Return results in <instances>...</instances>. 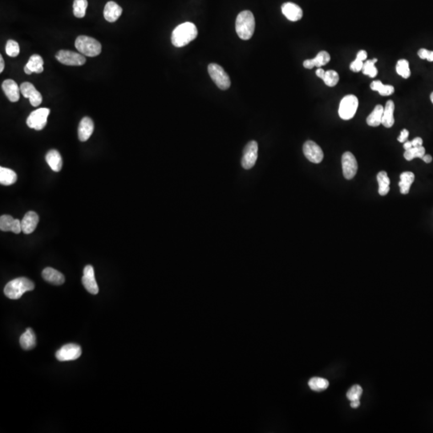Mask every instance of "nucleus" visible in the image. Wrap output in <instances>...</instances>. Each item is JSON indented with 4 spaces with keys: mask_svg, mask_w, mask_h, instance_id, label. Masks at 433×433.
<instances>
[{
    "mask_svg": "<svg viewBox=\"0 0 433 433\" xmlns=\"http://www.w3.org/2000/svg\"><path fill=\"white\" fill-rule=\"evenodd\" d=\"M342 168L346 179L354 178L358 170V163L354 156L350 152H346L342 156Z\"/></svg>",
    "mask_w": 433,
    "mask_h": 433,
    "instance_id": "nucleus-11",
    "label": "nucleus"
},
{
    "mask_svg": "<svg viewBox=\"0 0 433 433\" xmlns=\"http://www.w3.org/2000/svg\"><path fill=\"white\" fill-rule=\"evenodd\" d=\"M50 114V109L47 108L36 109L29 115L27 119V125L33 129L40 131L44 129L48 122V117Z\"/></svg>",
    "mask_w": 433,
    "mask_h": 433,
    "instance_id": "nucleus-7",
    "label": "nucleus"
},
{
    "mask_svg": "<svg viewBox=\"0 0 433 433\" xmlns=\"http://www.w3.org/2000/svg\"><path fill=\"white\" fill-rule=\"evenodd\" d=\"M81 354V348L79 345L68 343L56 352V357L59 361H72L80 358Z\"/></svg>",
    "mask_w": 433,
    "mask_h": 433,
    "instance_id": "nucleus-9",
    "label": "nucleus"
},
{
    "mask_svg": "<svg viewBox=\"0 0 433 433\" xmlns=\"http://www.w3.org/2000/svg\"><path fill=\"white\" fill-rule=\"evenodd\" d=\"M15 218L10 215H2L0 218V229L2 231H12Z\"/></svg>",
    "mask_w": 433,
    "mask_h": 433,
    "instance_id": "nucleus-37",
    "label": "nucleus"
},
{
    "mask_svg": "<svg viewBox=\"0 0 433 433\" xmlns=\"http://www.w3.org/2000/svg\"><path fill=\"white\" fill-rule=\"evenodd\" d=\"M403 148L405 150H408V149H410V148H413V144H412V142H404L403 143Z\"/></svg>",
    "mask_w": 433,
    "mask_h": 433,
    "instance_id": "nucleus-48",
    "label": "nucleus"
},
{
    "mask_svg": "<svg viewBox=\"0 0 433 433\" xmlns=\"http://www.w3.org/2000/svg\"><path fill=\"white\" fill-rule=\"evenodd\" d=\"M282 12L287 19L292 22L300 20L303 17V10L301 7L294 2H285L282 6Z\"/></svg>",
    "mask_w": 433,
    "mask_h": 433,
    "instance_id": "nucleus-16",
    "label": "nucleus"
},
{
    "mask_svg": "<svg viewBox=\"0 0 433 433\" xmlns=\"http://www.w3.org/2000/svg\"><path fill=\"white\" fill-rule=\"evenodd\" d=\"M377 181L379 183V193L381 196H385L389 192L390 179L385 171H381L377 174Z\"/></svg>",
    "mask_w": 433,
    "mask_h": 433,
    "instance_id": "nucleus-29",
    "label": "nucleus"
},
{
    "mask_svg": "<svg viewBox=\"0 0 433 433\" xmlns=\"http://www.w3.org/2000/svg\"><path fill=\"white\" fill-rule=\"evenodd\" d=\"M385 108L381 104H378L367 118V124L371 127H378L382 124L383 114Z\"/></svg>",
    "mask_w": 433,
    "mask_h": 433,
    "instance_id": "nucleus-25",
    "label": "nucleus"
},
{
    "mask_svg": "<svg viewBox=\"0 0 433 433\" xmlns=\"http://www.w3.org/2000/svg\"><path fill=\"white\" fill-rule=\"evenodd\" d=\"M82 283H83L84 288L90 294H98L99 288H98L97 283H96V281L94 268L91 265H88V266H86L84 267L83 278H82Z\"/></svg>",
    "mask_w": 433,
    "mask_h": 433,
    "instance_id": "nucleus-14",
    "label": "nucleus"
},
{
    "mask_svg": "<svg viewBox=\"0 0 433 433\" xmlns=\"http://www.w3.org/2000/svg\"><path fill=\"white\" fill-rule=\"evenodd\" d=\"M42 276L44 280L53 285H62L63 283H64L65 278L64 274L51 267L44 269L42 272Z\"/></svg>",
    "mask_w": 433,
    "mask_h": 433,
    "instance_id": "nucleus-20",
    "label": "nucleus"
},
{
    "mask_svg": "<svg viewBox=\"0 0 433 433\" xmlns=\"http://www.w3.org/2000/svg\"><path fill=\"white\" fill-rule=\"evenodd\" d=\"M39 223V216L34 211H29L21 221L22 231L25 234H32Z\"/></svg>",
    "mask_w": 433,
    "mask_h": 433,
    "instance_id": "nucleus-18",
    "label": "nucleus"
},
{
    "mask_svg": "<svg viewBox=\"0 0 433 433\" xmlns=\"http://www.w3.org/2000/svg\"><path fill=\"white\" fill-rule=\"evenodd\" d=\"M418 56L422 60H428L430 62L433 61V51H429L425 48L419 49Z\"/></svg>",
    "mask_w": 433,
    "mask_h": 433,
    "instance_id": "nucleus-40",
    "label": "nucleus"
},
{
    "mask_svg": "<svg viewBox=\"0 0 433 433\" xmlns=\"http://www.w3.org/2000/svg\"><path fill=\"white\" fill-rule=\"evenodd\" d=\"M411 142H412L413 147H419V146L423 145V140L420 137H417Z\"/></svg>",
    "mask_w": 433,
    "mask_h": 433,
    "instance_id": "nucleus-44",
    "label": "nucleus"
},
{
    "mask_svg": "<svg viewBox=\"0 0 433 433\" xmlns=\"http://www.w3.org/2000/svg\"><path fill=\"white\" fill-rule=\"evenodd\" d=\"M371 90L376 91L380 95L384 96L392 95L393 94L395 88L393 86L388 84H384L380 80H375L371 83Z\"/></svg>",
    "mask_w": 433,
    "mask_h": 433,
    "instance_id": "nucleus-30",
    "label": "nucleus"
},
{
    "mask_svg": "<svg viewBox=\"0 0 433 433\" xmlns=\"http://www.w3.org/2000/svg\"><path fill=\"white\" fill-rule=\"evenodd\" d=\"M197 28L194 23L190 22L181 23L172 33L171 41L174 46L182 48L197 38Z\"/></svg>",
    "mask_w": 433,
    "mask_h": 433,
    "instance_id": "nucleus-1",
    "label": "nucleus"
},
{
    "mask_svg": "<svg viewBox=\"0 0 433 433\" xmlns=\"http://www.w3.org/2000/svg\"><path fill=\"white\" fill-rule=\"evenodd\" d=\"M377 59H373L370 61H367L364 63V66L362 68V72L364 75L369 76L371 78H375L378 74V70L375 67V63L377 62Z\"/></svg>",
    "mask_w": 433,
    "mask_h": 433,
    "instance_id": "nucleus-34",
    "label": "nucleus"
},
{
    "mask_svg": "<svg viewBox=\"0 0 433 433\" xmlns=\"http://www.w3.org/2000/svg\"><path fill=\"white\" fill-rule=\"evenodd\" d=\"M422 160H424L425 163H431L433 160V158L430 155H424L422 158Z\"/></svg>",
    "mask_w": 433,
    "mask_h": 433,
    "instance_id": "nucleus-47",
    "label": "nucleus"
},
{
    "mask_svg": "<svg viewBox=\"0 0 433 433\" xmlns=\"http://www.w3.org/2000/svg\"><path fill=\"white\" fill-rule=\"evenodd\" d=\"M19 44L15 40H10L6 44V53L11 57H16L19 54Z\"/></svg>",
    "mask_w": 433,
    "mask_h": 433,
    "instance_id": "nucleus-38",
    "label": "nucleus"
},
{
    "mask_svg": "<svg viewBox=\"0 0 433 433\" xmlns=\"http://www.w3.org/2000/svg\"><path fill=\"white\" fill-rule=\"evenodd\" d=\"M394 111H395V104L392 100H388L386 103L383 114L382 125L386 128H391L395 123L394 118Z\"/></svg>",
    "mask_w": 433,
    "mask_h": 433,
    "instance_id": "nucleus-24",
    "label": "nucleus"
},
{
    "mask_svg": "<svg viewBox=\"0 0 433 433\" xmlns=\"http://www.w3.org/2000/svg\"><path fill=\"white\" fill-rule=\"evenodd\" d=\"M331 61V56L326 51H320L318 53L316 57L311 60H306L304 61V66L307 69H312L314 67H321L322 66L327 64Z\"/></svg>",
    "mask_w": 433,
    "mask_h": 433,
    "instance_id": "nucleus-21",
    "label": "nucleus"
},
{
    "mask_svg": "<svg viewBox=\"0 0 433 433\" xmlns=\"http://www.w3.org/2000/svg\"><path fill=\"white\" fill-rule=\"evenodd\" d=\"M17 181V174L12 169L0 168V183L3 186H11Z\"/></svg>",
    "mask_w": 433,
    "mask_h": 433,
    "instance_id": "nucleus-27",
    "label": "nucleus"
},
{
    "mask_svg": "<svg viewBox=\"0 0 433 433\" xmlns=\"http://www.w3.org/2000/svg\"><path fill=\"white\" fill-rule=\"evenodd\" d=\"M46 161L54 172H60L62 169L63 160L58 151L51 149L47 153Z\"/></svg>",
    "mask_w": 433,
    "mask_h": 433,
    "instance_id": "nucleus-23",
    "label": "nucleus"
},
{
    "mask_svg": "<svg viewBox=\"0 0 433 433\" xmlns=\"http://www.w3.org/2000/svg\"><path fill=\"white\" fill-rule=\"evenodd\" d=\"M56 58L59 62L67 66H81L86 63L85 57L83 55L67 50L58 51Z\"/></svg>",
    "mask_w": 433,
    "mask_h": 433,
    "instance_id": "nucleus-8",
    "label": "nucleus"
},
{
    "mask_svg": "<svg viewBox=\"0 0 433 433\" xmlns=\"http://www.w3.org/2000/svg\"><path fill=\"white\" fill-rule=\"evenodd\" d=\"M75 46L80 53L88 57H95L101 52L100 42L87 35L78 36L75 42Z\"/></svg>",
    "mask_w": 433,
    "mask_h": 433,
    "instance_id": "nucleus-4",
    "label": "nucleus"
},
{
    "mask_svg": "<svg viewBox=\"0 0 433 433\" xmlns=\"http://www.w3.org/2000/svg\"><path fill=\"white\" fill-rule=\"evenodd\" d=\"M367 57H368V53H367V51H364V50L359 51V52H358V54H357L356 58L359 59V60H361V61H365Z\"/></svg>",
    "mask_w": 433,
    "mask_h": 433,
    "instance_id": "nucleus-45",
    "label": "nucleus"
},
{
    "mask_svg": "<svg viewBox=\"0 0 433 433\" xmlns=\"http://www.w3.org/2000/svg\"><path fill=\"white\" fill-rule=\"evenodd\" d=\"M352 403H351V407L352 408H357L358 407H359V404H360V402H359V400H357V401H351Z\"/></svg>",
    "mask_w": 433,
    "mask_h": 433,
    "instance_id": "nucleus-49",
    "label": "nucleus"
},
{
    "mask_svg": "<svg viewBox=\"0 0 433 433\" xmlns=\"http://www.w3.org/2000/svg\"><path fill=\"white\" fill-rule=\"evenodd\" d=\"M4 70V61L2 56H0V72H3Z\"/></svg>",
    "mask_w": 433,
    "mask_h": 433,
    "instance_id": "nucleus-50",
    "label": "nucleus"
},
{
    "mask_svg": "<svg viewBox=\"0 0 433 433\" xmlns=\"http://www.w3.org/2000/svg\"><path fill=\"white\" fill-rule=\"evenodd\" d=\"M409 136V132L407 129H403L401 131V136L398 137L399 142L401 143H404L408 141V137Z\"/></svg>",
    "mask_w": 433,
    "mask_h": 433,
    "instance_id": "nucleus-43",
    "label": "nucleus"
},
{
    "mask_svg": "<svg viewBox=\"0 0 433 433\" xmlns=\"http://www.w3.org/2000/svg\"><path fill=\"white\" fill-rule=\"evenodd\" d=\"M43 65H44V60L41 56L37 54H34L31 56L28 64L25 66H27L32 73L40 74L41 72H44Z\"/></svg>",
    "mask_w": 433,
    "mask_h": 433,
    "instance_id": "nucleus-28",
    "label": "nucleus"
},
{
    "mask_svg": "<svg viewBox=\"0 0 433 433\" xmlns=\"http://www.w3.org/2000/svg\"><path fill=\"white\" fill-rule=\"evenodd\" d=\"M35 285L27 278H16L10 281L4 288V294L11 299H19L25 292L33 290Z\"/></svg>",
    "mask_w": 433,
    "mask_h": 433,
    "instance_id": "nucleus-3",
    "label": "nucleus"
},
{
    "mask_svg": "<svg viewBox=\"0 0 433 433\" xmlns=\"http://www.w3.org/2000/svg\"><path fill=\"white\" fill-rule=\"evenodd\" d=\"M362 394H363V388L359 385H354L348 390L347 397L349 401H357L361 397Z\"/></svg>",
    "mask_w": 433,
    "mask_h": 433,
    "instance_id": "nucleus-39",
    "label": "nucleus"
},
{
    "mask_svg": "<svg viewBox=\"0 0 433 433\" xmlns=\"http://www.w3.org/2000/svg\"><path fill=\"white\" fill-rule=\"evenodd\" d=\"M255 30V19L252 12H240L236 19L237 34L241 40H248L252 37Z\"/></svg>",
    "mask_w": 433,
    "mask_h": 433,
    "instance_id": "nucleus-2",
    "label": "nucleus"
},
{
    "mask_svg": "<svg viewBox=\"0 0 433 433\" xmlns=\"http://www.w3.org/2000/svg\"><path fill=\"white\" fill-rule=\"evenodd\" d=\"M122 7L113 1L107 2L104 10V19L109 23H114L122 14Z\"/></svg>",
    "mask_w": 433,
    "mask_h": 433,
    "instance_id": "nucleus-19",
    "label": "nucleus"
},
{
    "mask_svg": "<svg viewBox=\"0 0 433 433\" xmlns=\"http://www.w3.org/2000/svg\"><path fill=\"white\" fill-rule=\"evenodd\" d=\"M425 155V148L424 146H419V147H413V148L405 150V153L403 154L404 158L407 160H412L416 158H423Z\"/></svg>",
    "mask_w": 433,
    "mask_h": 433,
    "instance_id": "nucleus-33",
    "label": "nucleus"
},
{
    "mask_svg": "<svg viewBox=\"0 0 433 433\" xmlns=\"http://www.w3.org/2000/svg\"><path fill=\"white\" fill-rule=\"evenodd\" d=\"M359 106V100L354 95H348L341 100L338 108V115L341 119L348 121L354 117Z\"/></svg>",
    "mask_w": 433,
    "mask_h": 433,
    "instance_id": "nucleus-5",
    "label": "nucleus"
},
{
    "mask_svg": "<svg viewBox=\"0 0 433 433\" xmlns=\"http://www.w3.org/2000/svg\"><path fill=\"white\" fill-rule=\"evenodd\" d=\"M21 347L24 350H32L36 345V336L32 328H28L19 338Z\"/></svg>",
    "mask_w": 433,
    "mask_h": 433,
    "instance_id": "nucleus-22",
    "label": "nucleus"
},
{
    "mask_svg": "<svg viewBox=\"0 0 433 433\" xmlns=\"http://www.w3.org/2000/svg\"><path fill=\"white\" fill-rule=\"evenodd\" d=\"M88 7L87 0H74L73 2V14L77 18H83L85 16Z\"/></svg>",
    "mask_w": 433,
    "mask_h": 433,
    "instance_id": "nucleus-32",
    "label": "nucleus"
},
{
    "mask_svg": "<svg viewBox=\"0 0 433 433\" xmlns=\"http://www.w3.org/2000/svg\"><path fill=\"white\" fill-rule=\"evenodd\" d=\"M304 153L310 162L315 163V164H319L322 162L323 159V152L322 148H320V146L318 145L315 142L312 141H307L305 142L304 144Z\"/></svg>",
    "mask_w": 433,
    "mask_h": 433,
    "instance_id": "nucleus-12",
    "label": "nucleus"
},
{
    "mask_svg": "<svg viewBox=\"0 0 433 433\" xmlns=\"http://www.w3.org/2000/svg\"><path fill=\"white\" fill-rule=\"evenodd\" d=\"M208 74L216 85L222 90H226L230 87V79L225 72V70L220 65L217 64H210L208 66Z\"/></svg>",
    "mask_w": 433,
    "mask_h": 433,
    "instance_id": "nucleus-6",
    "label": "nucleus"
},
{
    "mask_svg": "<svg viewBox=\"0 0 433 433\" xmlns=\"http://www.w3.org/2000/svg\"><path fill=\"white\" fill-rule=\"evenodd\" d=\"M363 66H364V61L356 58L351 64L350 69L352 70V72H359L362 71Z\"/></svg>",
    "mask_w": 433,
    "mask_h": 433,
    "instance_id": "nucleus-41",
    "label": "nucleus"
},
{
    "mask_svg": "<svg viewBox=\"0 0 433 433\" xmlns=\"http://www.w3.org/2000/svg\"><path fill=\"white\" fill-rule=\"evenodd\" d=\"M325 72H325L324 70L319 67V68L316 70V72H315V73H316V76H317L319 78L322 80L323 79V77H324Z\"/></svg>",
    "mask_w": 433,
    "mask_h": 433,
    "instance_id": "nucleus-46",
    "label": "nucleus"
},
{
    "mask_svg": "<svg viewBox=\"0 0 433 433\" xmlns=\"http://www.w3.org/2000/svg\"><path fill=\"white\" fill-rule=\"evenodd\" d=\"M430 98H431V101H432V102H433V93H432L431 96H430Z\"/></svg>",
    "mask_w": 433,
    "mask_h": 433,
    "instance_id": "nucleus-52",
    "label": "nucleus"
},
{
    "mask_svg": "<svg viewBox=\"0 0 433 433\" xmlns=\"http://www.w3.org/2000/svg\"><path fill=\"white\" fill-rule=\"evenodd\" d=\"M20 92L25 98H28L33 107H37L43 101V97L40 92L35 88L32 83L24 82L20 85Z\"/></svg>",
    "mask_w": 433,
    "mask_h": 433,
    "instance_id": "nucleus-13",
    "label": "nucleus"
},
{
    "mask_svg": "<svg viewBox=\"0 0 433 433\" xmlns=\"http://www.w3.org/2000/svg\"><path fill=\"white\" fill-rule=\"evenodd\" d=\"M21 231H22V225H21L20 221L19 219H15L12 232H13L15 234H19Z\"/></svg>",
    "mask_w": 433,
    "mask_h": 433,
    "instance_id": "nucleus-42",
    "label": "nucleus"
},
{
    "mask_svg": "<svg viewBox=\"0 0 433 433\" xmlns=\"http://www.w3.org/2000/svg\"><path fill=\"white\" fill-rule=\"evenodd\" d=\"M396 72L404 79H408L411 76L408 61L406 60H400L396 64Z\"/></svg>",
    "mask_w": 433,
    "mask_h": 433,
    "instance_id": "nucleus-35",
    "label": "nucleus"
},
{
    "mask_svg": "<svg viewBox=\"0 0 433 433\" xmlns=\"http://www.w3.org/2000/svg\"><path fill=\"white\" fill-rule=\"evenodd\" d=\"M258 145L255 141L249 142L244 148L243 156L241 158V165L245 169H252L257 159Z\"/></svg>",
    "mask_w": 433,
    "mask_h": 433,
    "instance_id": "nucleus-10",
    "label": "nucleus"
},
{
    "mask_svg": "<svg viewBox=\"0 0 433 433\" xmlns=\"http://www.w3.org/2000/svg\"><path fill=\"white\" fill-rule=\"evenodd\" d=\"M322 80L324 81L325 84L328 86V87H334V86H336L338 83V80H339V77H338V74L336 71L328 70V71L325 72L324 77H323Z\"/></svg>",
    "mask_w": 433,
    "mask_h": 433,
    "instance_id": "nucleus-36",
    "label": "nucleus"
},
{
    "mask_svg": "<svg viewBox=\"0 0 433 433\" xmlns=\"http://www.w3.org/2000/svg\"><path fill=\"white\" fill-rule=\"evenodd\" d=\"M24 72H25L26 74L28 75L32 74V72H31L30 70H29V68H28L27 66L24 67Z\"/></svg>",
    "mask_w": 433,
    "mask_h": 433,
    "instance_id": "nucleus-51",
    "label": "nucleus"
},
{
    "mask_svg": "<svg viewBox=\"0 0 433 433\" xmlns=\"http://www.w3.org/2000/svg\"><path fill=\"white\" fill-rule=\"evenodd\" d=\"M2 88L11 102L19 101L20 97V87L13 80H6L2 82Z\"/></svg>",
    "mask_w": 433,
    "mask_h": 433,
    "instance_id": "nucleus-15",
    "label": "nucleus"
},
{
    "mask_svg": "<svg viewBox=\"0 0 433 433\" xmlns=\"http://www.w3.org/2000/svg\"><path fill=\"white\" fill-rule=\"evenodd\" d=\"M308 385L310 389L315 392H322L329 387V382L326 379L320 377L311 378Z\"/></svg>",
    "mask_w": 433,
    "mask_h": 433,
    "instance_id": "nucleus-31",
    "label": "nucleus"
},
{
    "mask_svg": "<svg viewBox=\"0 0 433 433\" xmlns=\"http://www.w3.org/2000/svg\"><path fill=\"white\" fill-rule=\"evenodd\" d=\"M94 131V123L90 117H83L80 122L78 128V137L80 142H87Z\"/></svg>",
    "mask_w": 433,
    "mask_h": 433,
    "instance_id": "nucleus-17",
    "label": "nucleus"
},
{
    "mask_svg": "<svg viewBox=\"0 0 433 433\" xmlns=\"http://www.w3.org/2000/svg\"><path fill=\"white\" fill-rule=\"evenodd\" d=\"M414 180L415 174L412 172H403V174H401V181L399 183V186L401 188L402 194H408Z\"/></svg>",
    "mask_w": 433,
    "mask_h": 433,
    "instance_id": "nucleus-26",
    "label": "nucleus"
}]
</instances>
